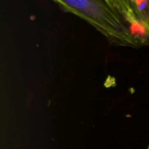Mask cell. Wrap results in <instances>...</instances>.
Listing matches in <instances>:
<instances>
[{"instance_id": "cell-1", "label": "cell", "mask_w": 149, "mask_h": 149, "mask_svg": "<svg viewBox=\"0 0 149 149\" xmlns=\"http://www.w3.org/2000/svg\"><path fill=\"white\" fill-rule=\"evenodd\" d=\"M63 10L93 26L112 45L138 48L123 19L110 0H53Z\"/></svg>"}, {"instance_id": "cell-2", "label": "cell", "mask_w": 149, "mask_h": 149, "mask_svg": "<svg viewBox=\"0 0 149 149\" xmlns=\"http://www.w3.org/2000/svg\"><path fill=\"white\" fill-rule=\"evenodd\" d=\"M138 47L149 45V0H110Z\"/></svg>"}, {"instance_id": "cell-3", "label": "cell", "mask_w": 149, "mask_h": 149, "mask_svg": "<svg viewBox=\"0 0 149 149\" xmlns=\"http://www.w3.org/2000/svg\"><path fill=\"white\" fill-rule=\"evenodd\" d=\"M148 149H149V146H148Z\"/></svg>"}]
</instances>
